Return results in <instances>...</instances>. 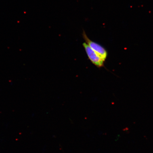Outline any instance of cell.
I'll use <instances>...</instances> for the list:
<instances>
[{
    "label": "cell",
    "mask_w": 153,
    "mask_h": 153,
    "mask_svg": "<svg viewBox=\"0 0 153 153\" xmlns=\"http://www.w3.org/2000/svg\"><path fill=\"white\" fill-rule=\"evenodd\" d=\"M83 37L86 43L105 62L108 56V53L104 47L98 43L93 42L87 37L85 32L83 33Z\"/></svg>",
    "instance_id": "1"
},
{
    "label": "cell",
    "mask_w": 153,
    "mask_h": 153,
    "mask_svg": "<svg viewBox=\"0 0 153 153\" xmlns=\"http://www.w3.org/2000/svg\"><path fill=\"white\" fill-rule=\"evenodd\" d=\"M83 45L87 56L91 62L98 68H101L104 66V61L103 59L87 43H84Z\"/></svg>",
    "instance_id": "2"
}]
</instances>
